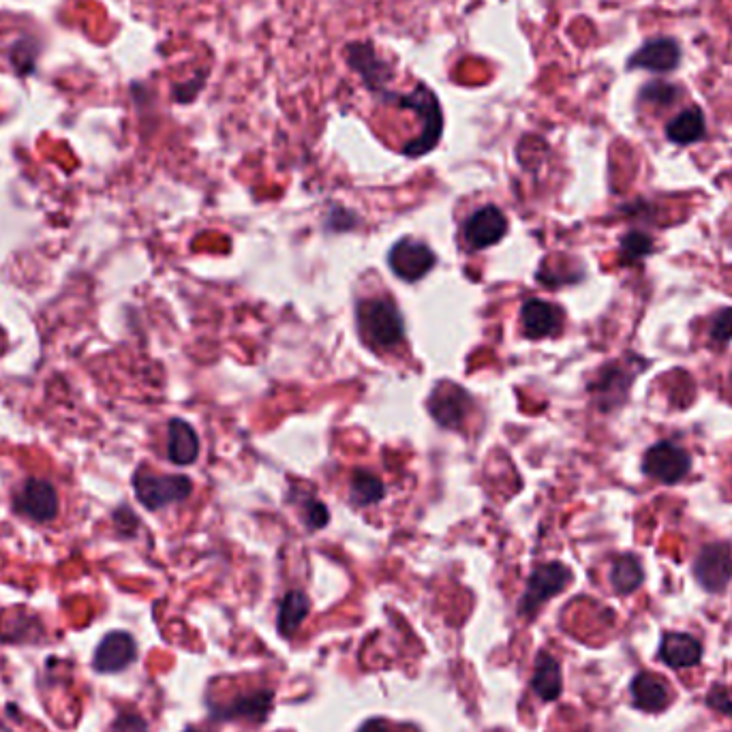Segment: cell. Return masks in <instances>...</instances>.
Listing matches in <instances>:
<instances>
[{"instance_id": "obj_5", "label": "cell", "mask_w": 732, "mask_h": 732, "mask_svg": "<svg viewBox=\"0 0 732 732\" xmlns=\"http://www.w3.org/2000/svg\"><path fill=\"white\" fill-rule=\"evenodd\" d=\"M345 60L362 80L364 88L371 90L375 97H381L394 80V69L381 58L371 41H352L345 45Z\"/></svg>"}, {"instance_id": "obj_18", "label": "cell", "mask_w": 732, "mask_h": 732, "mask_svg": "<svg viewBox=\"0 0 732 732\" xmlns=\"http://www.w3.org/2000/svg\"><path fill=\"white\" fill-rule=\"evenodd\" d=\"M660 658L670 668H692L703 658V647L690 634H666L660 645Z\"/></svg>"}, {"instance_id": "obj_13", "label": "cell", "mask_w": 732, "mask_h": 732, "mask_svg": "<svg viewBox=\"0 0 732 732\" xmlns=\"http://www.w3.org/2000/svg\"><path fill=\"white\" fill-rule=\"evenodd\" d=\"M679 63H681L679 43L670 37H658V39L647 41L643 48H640L630 58L628 67L666 73V71H675L679 67Z\"/></svg>"}, {"instance_id": "obj_22", "label": "cell", "mask_w": 732, "mask_h": 732, "mask_svg": "<svg viewBox=\"0 0 732 732\" xmlns=\"http://www.w3.org/2000/svg\"><path fill=\"white\" fill-rule=\"evenodd\" d=\"M386 495L384 482H381L371 471H354L352 482H349V497L356 506H373Z\"/></svg>"}, {"instance_id": "obj_26", "label": "cell", "mask_w": 732, "mask_h": 732, "mask_svg": "<svg viewBox=\"0 0 732 732\" xmlns=\"http://www.w3.org/2000/svg\"><path fill=\"white\" fill-rule=\"evenodd\" d=\"M681 95V90L673 84L666 82H649L643 90H640V101L653 103V105H670Z\"/></svg>"}, {"instance_id": "obj_15", "label": "cell", "mask_w": 732, "mask_h": 732, "mask_svg": "<svg viewBox=\"0 0 732 732\" xmlns=\"http://www.w3.org/2000/svg\"><path fill=\"white\" fill-rule=\"evenodd\" d=\"M272 690H259L247 696H238L232 700V705L215 707L217 720H249V722H264L268 713L272 711Z\"/></svg>"}, {"instance_id": "obj_3", "label": "cell", "mask_w": 732, "mask_h": 732, "mask_svg": "<svg viewBox=\"0 0 732 732\" xmlns=\"http://www.w3.org/2000/svg\"><path fill=\"white\" fill-rule=\"evenodd\" d=\"M133 491L146 510L155 512L185 501L193 491V482L187 476H161L142 467L133 476Z\"/></svg>"}, {"instance_id": "obj_28", "label": "cell", "mask_w": 732, "mask_h": 732, "mask_svg": "<svg viewBox=\"0 0 732 732\" xmlns=\"http://www.w3.org/2000/svg\"><path fill=\"white\" fill-rule=\"evenodd\" d=\"M709 334L715 343H728L732 339V309H722L711 319Z\"/></svg>"}, {"instance_id": "obj_20", "label": "cell", "mask_w": 732, "mask_h": 732, "mask_svg": "<svg viewBox=\"0 0 732 732\" xmlns=\"http://www.w3.org/2000/svg\"><path fill=\"white\" fill-rule=\"evenodd\" d=\"M707 131L705 125V114L698 108H688L679 112L673 120L666 125V137L673 144H694L703 140Z\"/></svg>"}, {"instance_id": "obj_33", "label": "cell", "mask_w": 732, "mask_h": 732, "mask_svg": "<svg viewBox=\"0 0 732 732\" xmlns=\"http://www.w3.org/2000/svg\"><path fill=\"white\" fill-rule=\"evenodd\" d=\"M185 732H197V730H193V728H189V730H185Z\"/></svg>"}, {"instance_id": "obj_19", "label": "cell", "mask_w": 732, "mask_h": 732, "mask_svg": "<svg viewBox=\"0 0 732 732\" xmlns=\"http://www.w3.org/2000/svg\"><path fill=\"white\" fill-rule=\"evenodd\" d=\"M531 688L544 703H553L561 696L563 681H561V666L551 653H540L536 658V670L531 677Z\"/></svg>"}, {"instance_id": "obj_32", "label": "cell", "mask_w": 732, "mask_h": 732, "mask_svg": "<svg viewBox=\"0 0 732 732\" xmlns=\"http://www.w3.org/2000/svg\"><path fill=\"white\" fill-rule=\"evenodd\" d=\"M358 732H396V730H392L390 724L384 720H369Z\"/></svg>"}, {"instance_id": "obj_7", "label": "cell", "mask_w": 732, "mask_h": 732, "mask_svg": "<svg viewBox=\"0 0 732 732\" xmlns=\"http://www.w3.org/2000/svg\"><path fill=\"white\" fill-rule=\"evenodd\" d=\"M388 264L396 277L407 283H414L433 270L435 253L424 242L403 238L390 249Z\"/></svg>"}, {"instance_id": "obj_23", "label": "cell", "mask_w": 732, "mask_h": 732, "mask_svg": "<svg viewBox=\"0 0 732 732\" xmlns=\"http://www.w3.org/2000/svg\"><path fill=\"white\" fill-rule=\"evenodd\" d=\"M610 583H613L615 591L621 596H628V593L636 591L643 583V568L636 557L632 555H621L615 559L613 570H610Z\"/></svg>"}, {"instance_id": "obj_24", "label": "cell", "mask_w": 732, "mask_h": 732, "mask_svg": "<svg viewBox=\"0 0 732 732\" xmlns=\"http://www.w3.org/2000/svg\"><path fill=\"white\" fill-rule=\"evenodd\" d=\"M37 60H39V43H37V39L24 35L11 45L9 63H11L13 71L20 75V78H28V75L35 73Z\"/></svg>"}, {"instance_id": "obj_12", "label": "cell", "mask_w": 732, "mask_h": 732, "mask_svg": "<svg viewBox=\"0 0 732 732\" xmlns=\"http://www.w3.org/2000/svg\"><path fill=\"white\" fill-rule=\"evenodd\" d=\"M135 658H137V647L133 636L127 632H110L99 643L93 658V666L97 673L112 675L125 670L129 664H133Z\"/></svg>"}, {"instance_id": "obj_1", "label": "cell", "mask_w": 732, "mask_h": 732, "mask_svg": "<svg viewBox=\"0 0 732 732\" xmlns=\"http://www.w3.org/2000/svg\"><path fill=\"white\" fill-rule=\"evenodd\" d=\"M386 103H394L396 108L414 112L420 122L422 129L416 140H411L403 146L405 157H424L439 144L441 133H444V112H441V103L433 90L424 82H418L411 93H394V90H386L384 95L377 97Z\"/></svg>"}, {"instance_id": "obj_10", "label": "cell", "mask_w": 732, "mask_h": 732, "mask_svg": "<svg viewBox=\"0 0 732 732\" xmlns=\"http://www.w3.org/2000/svg\"><path fill=\"white\" fill-rule=\"evenodd\" d=\"M469 394L450 381H441L429 399V411L433 420L444 429H459L469 411Z\"/></svg>"}, {"instance_id": "obj_27", "label": "cell", "mask_w": 732, "mask_h": 732, "mask_svg": "<svg viewBox=\"0 0 732 732\" xmlns=\"http://www.w3.org/2000/svg\"><path fill=\"white\" fill-rule=\"evenodd\" d=\"M204 80H206V71H202L200 75H193L191 80L176 84L172 90V97L176 103H191L197 95L202 93L204 88Z\"/></svg>"}, {"instance_id": "obj_11", "label": "cell", "mask_w": 732, "mask_h": 732, "mask_svg": "<svg viewBox=\"0 0 732 732\" xmlns=\"http://www.w3.org/2000/svg\"><path fill=\"white\" fill-rule=\"evenodd\" d=\"M508 230V219L497 206L476 210L465 223V240L471 249H486L497 244Z\"/></svg>"}, {"instance_id": "obj_8", "label": "cell", "mask_w": 732, "mask_h": 732, "mask_svg": "<svg viewBox=\"0 0 732 732\" xmlns=\"http://www.w3.org/2000/svg\"><path fill=\"white\" fill-rule=\"evenodd\" d=\"M690 467H692L690 454L675 444H668V441H662V444H655L653 448H649L643 461L645 474L664 484H675L683 480L688 476Z\"/></svg>"}, {"instance_id": "obj_30", "label": "cell", "mask_w": 732, "mask_h": 732, "mask_svg": "<svg viewBox=\"0 0 732 732\" xmlns=\"http://www.w3.org/2000/svg\"><path fill=\"white\" fill-rule=\"evenodd\" d=\"M304 521H307L309 529H322V527H326L328 521H330L328 508L324 506L322 501L309 499L307 506H304Z\"/></svg>"}, {"instance_id": "obj_29", "label": "cell", "mask_w": 732, "mask_h": 732, "mask_svg": "<svg viewBox=\"0 0 732 732\" xmlns=\"http://www.w3.org/2000/svg\"><path fill=\"white\" fill-rule=\"evenodd\" d=\"M108 732H148V724L140 713L122 711L118 713V718L112 722Z\"/></svg>"}, {"instance_id": "obj_25", "label": "cell", "mask_w": 732, "mask_h": 732, "mask_svg": "<svg viewBox=\"0 0 732 732\" xmlns=\"http://www.w3.org/2000/svg\"><path fill=\"white\" fill-rule=\"evenodd\" d=\"M653 251V240L643 232H630L621 240V262L636 264Z\"/></svg>"}, {"instance_id": "obj_6", "label": "cell", "mask_w": 732, "mask_h": 732, "mask_svg": "<svg viewBox=\"0 0 732 732\" xmlns=\"http://www.w3.org/2000/svg\"><path fill=\"white\" fill-rule=\"evenodd\" d=\"M13 506L37 523H50L58 514V493L52 482L28 478L20 491L13 495Z\"/></svg>"}, {"instance_id": "obj_2", "label": "cell", "mask_w": 732, "mask_h": 732, "mask_svg": "<svg viewBox=\"0 0 732 732\" xmlns=\"http://www.w3.org/2000/svg\"><path fill=\"white\" fill-rule=\"evenodd\" d=\"M358 328L373 347H396L405 339L403 317L388 298H369L358 304Z\"/></svg>"}, {"instance_id": "obj_4", "label": "cell", "mask_w": 732, "mask_h": 732, "mask_svg": "<svg viewBox=\"0 0 732 732\" xmlns=\"http://www.w3.org/2000/svg\"><path fill=\"white\" fill-rule=\"evenodd\" d=\"M570 581H572V572L563 566V563L553 561V563L538 566L529 576L527 589L523 593L521 604H518V615L533 619L538 610L542 608V604H546L548 600L555 598L557 593L566 589Z\"/></svg>"}, {"instance_id": "obj_14", "label": "cell", "mask_w": 732, "mask_h": 732, "mask_svg": "<svg viewBox=\"0 0 732 732\" xmlns=\"http://www.w3.org/2000/svg\"><path fill=\"white\" fill-rule=\"evenodd\" d=\"M521 324H523V332L527 339H544L561 330L563 315L555 304L533 298L523 304Z\"/></svg>"}, {"instance_id": "obj_17", "label": "cell", "mask_w": 732, "mask_h": 732, "mask_svg": "<svg viewBox=\"0 0 732 732\" xmlns=\"http://www.w3.org/2000/svg\"><path fill=\"white\" fill-rule=\"evenodd\" d=\"M200 454V439L193 431V426L185 420L174 418L167 426V456L174 465L187 467L197 461Z\"/></svg>"}, {"instance_id": "obj_16", "label": "cell", "mask_w": 732, "mask_h": 732, "mask_svg": "<svg viewBox=\"0 0 732 732\" xmlns=\"http://www.w3.org/2000/svg\"><path fill=\"white\" fill-rule=\"evenodd\" d=\"M630 690H632L634 705L649 713H658V711L666 709L670 705V698H673L668 681L655 673L636 675Z\"/></svg>"}, {"instance_id": "obj_31", "label": "cell", "mask_w": 732, "mask_h": 732, "mask_svg": "<svg viewBox=\"0 0 732 732\" xmlns=\"http://www.w3.org/2000/svg\"><path fill=\"white\" fill-rule=\"evenodd\" d=\"M114 521L122 536H133V533L137 531V525H140L137 523V516L127 506H122L114 512Z\"/></svg>"}, {"instance_id": "obj_21", "label": "cell", "mask_w": 732, "mask_h": 732, "mask_svg": "<svg viewBox=\"0 0 732 732\" xmlns=\"http://www.w3.org/2000/svg\"><path fill=\"white\" fill-rule=\"evenodd\" d=\"M311 610V602L307 593L302 591H289L279 606V619H277V630L281 636L292 638L300 625L307 619Z\"/></svg>"}, {"instance_id": "obj_9", "label": "cell", "mask_w": 732, "mask_h": 732, "mask_svg": "<svg viewBox=\"0 0 732 732\" xmlns=\"http://www.w3.org/2000/svg\"><path fill=\"white\" fill-rule=\"evenodd\" d=\"M698 583L707 591H724L732 578V551L728 544L705 546L694 563Z\"/></svg>"}]
</instances>
